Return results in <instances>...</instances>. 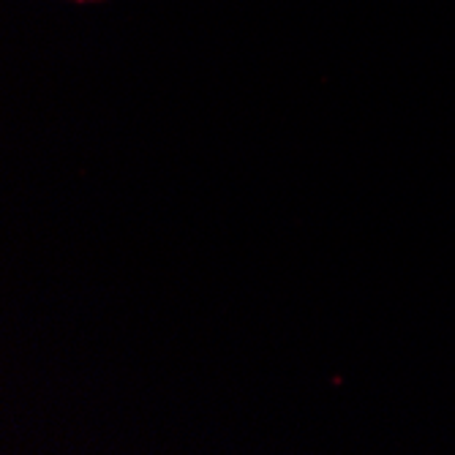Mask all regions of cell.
Wrapping results in <instances>:
<instances>
[{"instance_id":"cell-1","label":"cell","mask_w":455,"mask_h":455,"mask_svg":"<svg viewBox=\"0 0 455 455\" xmlns=\"http://www.w3.org/2000/svg\"><path fill=\"white\" fill-rule=\"evenodd\" d=\"M68 4H76V6H99V4H107V0H68Z\"/></svg>"}]
</instances>
